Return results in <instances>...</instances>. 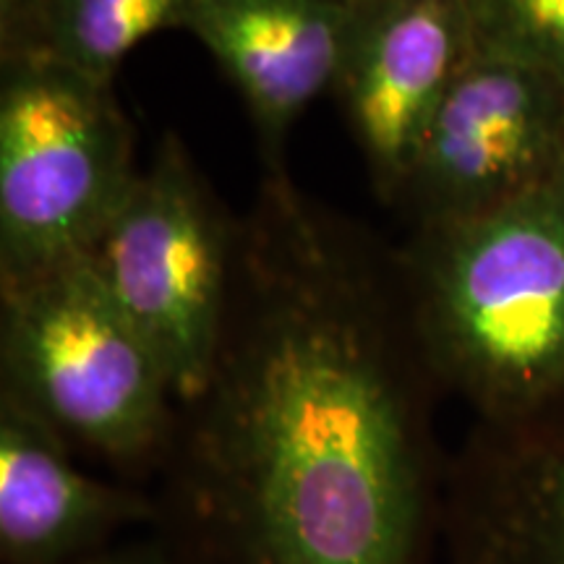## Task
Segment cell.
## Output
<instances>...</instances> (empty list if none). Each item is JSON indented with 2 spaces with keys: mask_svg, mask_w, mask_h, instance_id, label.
I'll return each instance as SVG.
<instances>
[{
  "mask_svg": "<svg viewBox=\"0 0 564 564\" xmlns=\"http://www.w3.org/2000/svg\"><path fill=\"white\" fill-rule=\"evenodd\" d=\"M352 0H196L186 30L215 55L278 141L324 89L335 87Z\"/></svg>",
  "mask_w": 564,
  "mask_h": 564,
  "instance_id": "cell-8",
  "label": "cell"
},
{
  "mask_svg": "<svg viewBox=\"0 0 564 564\" xmlns=\"http://www.w3.org/2000/svg\"><path fill=\"white\" fill-rule=\"evenodd\" d=\"M87 259L158 352L171 390L183 398L207 390L220 340L225 241L178 141L167 139L137 173Z\"/></svg>",
  "mask_w": 564,
  "mask_h": 564,
  "instance_id": "cell-5",
  "label": "cell"
},
{
  "mask_svg": "<svg viewBox=\"0 0 564 564\" xmlns=\"http://www.w3.org/2000/svg\"><path fill=\"white\" fill-rule=\"evenodd\" d=\"M116 497L63 455L55 429L11 394L0 419V544L6 556L42 562L95 531Z\"/></svg>",
  "mask_w": 564,
  "mask_h": 564,
  "instance_id": "cell-9",
  "label": "cell"
},
{
  "mask_svg": "<svg viewBox=\"0 0 564 564\" xmlns=\"http://www.w3.org/2000/svg\"><path fill=\"white\" fill-rule=\"evenodd\" d=\"M562 165V84L474 53L423 133L403 192L436 228L505 207Z\"/></svg>",
  "mask_w": 564,
  "mask_h": 564,
  "instance_id": "cell-6",
  "label": "cell"
},
{
  "mask_svg": "<svg viewBox=\"0 0 564 564\" xmlns=\"http://www.w3.org/2000/svg\"><path fill=\"white\" fill-rule=\"evenodd\" d=\"M478 564H564V449L528 455L478 525Z\"/></svg>",
  "mask_w": 564,
  "mask_h": 564,
  "instance_id": "cell-11",
  "label": "cell"
},
{
  "mask_svg": "<svg viewBox=\"0 0 564 564\" xmlns=\"http://www.w3.org/2000/svg\"><path fill=\"white\" fill-rule=\"evenodd\" d=\"M423 329L436 361L494 415L564 398V165L470 220L426 228Z\"/></svg>",
  "mask_w": 564,
  "mask_h": 564,
  "instance_id": "cell-2",
  "label": "cell"
},
{
  "mask_svg": "<svg viewBox=\"0 0 564 564\" xmlns=\"http://www.w3.org/2000/svg\"><path fill=\"white\" fill-rule=\"evenodd\" d=\"M11 394L55 432L123 455L158 434L173 392L158 352L87 257L3 291Z\"/></svg>",
  "mask_w": 564,
  "mask_h": 564,
  "instance_id": "cell-4",
  "label": "cell"
},
{
  "mask_svg": "<svg viewBox=\"0 0 564 564\" xmlns=\"http://www.w3.org/2000/svg\"><path fill=\"white\" fill-rule=\"evenodd\" d=\"M217 415L262 564H408L419 494L403 408L343 299L280 295Z\"/></svg>",
  "mask_w": 564,
  "mask_h": 564,
  "instance_id": "cell-1",
  "label": "cell"
},
{
  "mask_svg": "<svg viewBox=\"0 0 564 564\" xmlns=\"http://www.w3.org/2000/svg\"><path fill=\"white\" fill-rule=\"evenodd\" d=\"M133 181L131 133L110 84L42 55L3 61V291L89 257Z\"/></svg>",
  "mask_w": 564,
  "mask_h": 564,
  "instance_id": "cell-3",
  "label": "cell"
},
{
  "mask_svg": "<svg viewBox=\"0 0 564 564\" xmlns=\"http://www.w3.org/2000/svg\"><path fill=\"white\" fill-rule=\"evenodd\" d=\"M474 53L463 0H352L333 89L384 196L405 188L423 133Z\"/></svg>",
  "mask_w": 564,
  "mask_h": 564,
  "instance_id": "cell-7",
  "label": "cell"
},
{
  "mask_svg": "<svg viewBox=\"0 0 564 564\" xmlns=\"http://www.w3.org/2000/svg\"><path fill=\"white\" fill-rule=\"evenodd\" d=\"M194 3L196 0H45L32 55L110 84L116 68L141 40L175 26L186 30Z\"/></svg>",
  "mask_w": 564,
  "mask_h": 564,
  "instance_id": "cell-10",
  "label": "cell"
},
{
  "mask_svg": "<svg viewBox=\"0 0 564 564\" xmlns=\"http://www.w3.org/2000/svg\"><path fill=\"white\" fill-rule=\"evenodd\" d=\"M476 53L541 70L564 87V0H463Z\"/></svg>",
  "mask_w": 564,
  "mask_h": 564,
  "instance_id": "cell-12",
  "label": "cell"
}]
</instances>
